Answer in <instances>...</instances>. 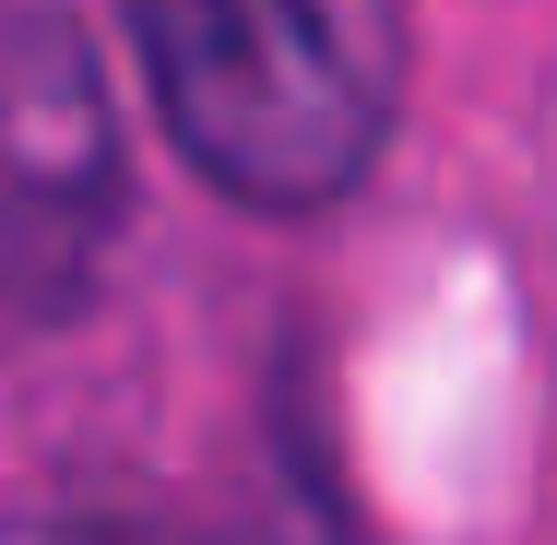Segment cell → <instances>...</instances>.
<instances>
[{
    "mask_svg": "<svg viewBox=\"0 0 557 545\" xmlns=\"http://www.w3.org/2000/svg\"><path fill=\"white\" fill-rule=\"evenodd\" d=\"M143 96L237 214H333L392 154L416 0H119Z\"/></svg>",
    "mask_w": 557,
    "mask_h": 545,
    "instance_id": "obj_1",
    "label": "cell"
}]
</instances>
